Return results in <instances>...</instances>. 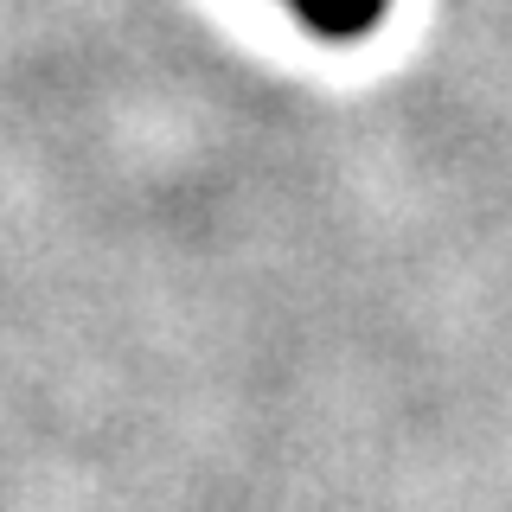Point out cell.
<instances>
[{"label":"cell","mask_w":512,"mask_h":512,"mask_svg":"<svg viewBox=\"0 0 512 512\" xmlns=\"http://www.w3.org/2000/svg\"><path fill=\"white\" fill-rule=\"evenodd\" d=\"M288 13L308 32H320V39L346 45V39H365V32L391 13V0H288Z\"/></svg>","instance_id":"6da1fadb"}]
</instances>
